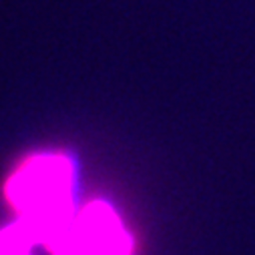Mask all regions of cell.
Segmentation results:
<instances>
[{
  "label": "cell",
  "mask_w": 255,
  "mask_h": 255,
  "mask_svg": "<svg viewBox=\"0 0 255 255\" xmlns=\"http://www.w3.org/2000/svg\"><path fill=\"white\" fill-rule=\"evenodd\" d=\"M8 199L22 215L24 229L34 241L52 247L73 223L71 169L60 157H36L10 179Z\"/></svg>",
  "instance_id": "cell-1"
},
{
  "label": "cell",
  "mask_w": 255,
  "mask_h": 255,
  "mask_svg": "<svg viewBox=\"0 0 255 255\" xmlns=\"http://www.w3.org/2000/svg\"><path fill=\"white\" fill-rule=\"evenodd\" d=\"M50 249L54 255H129L131 241L105 203H91Z\"/></svg>",
  "instance_id": "cell-2"
},
{
  "label": "cell",
  "mask_w": 255,
  "mask_h": 255,
  "mask_svg": "<svg viewBox=\"0 0 255 255\" xmlns=\"http://www.w3.org/2000/svg\"><path fill=\"white\" fill-rule=\"evenodd\" d=\"M32 241V235L22 223L12 225L0 233V255H30L28 249Z\"/></svg>",
  "instance_id": "cell-3"
}]
</instances>
